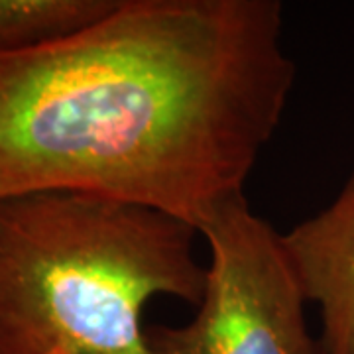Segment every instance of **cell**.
I'll return each instance as SVG.
<instances>
[{"instance_id":"obj_4","label":"cell","mask_w":354,"mask_h":354,"mask_svg":"<svg viewBox=\"0 0 354 354\" xmlns=\"http://www.w3.org/2000/svg\"><path fill=\"white\" fill-rule=\"evenodd\" d=\"M307 304L321 313L325 354H354V171L339 195L283 234Z\"/></svg>"},{"instance_id":"obj_5","label":"cell","mask_w":354,"mask_h":354,"mask_svg":"<svg viewBox=\"0 0 354 354\" xmlns=\"http://www.w3.org/2000/svg\"><path fill=\"white\" fill-rule=\"evenodd\" d=\"M118 0H0V55L53 46L87 30Z\"/></svg>"},{"instance_id":"obj_1","label":"cell","mask_w":354,"mask_h":354,"mask_svg":"<svg viewBox=\"0 0 354 354\" xmlns=\"http://www.w3.org/2000/svg\"><path fill=\"white\" fill-rule=\"evenodd\" d=\"M278 0H118L101 22L0 55V199L71 191L201 230L276 134L295 65Z\"/></svg>"},{"instance_id":"obj_2","label":"cell","mask_w":354,"mask_h":354,"mask_svg":"<svg viewBox=\"0 0 354 354\" xmlns=\"http://www.w3.org/2000/svg\"><path fill=\"white\" fill-rule=\"evenodd\" d=\"M199 230L87 193L0 199V354H153V297L201 304Z\"/></svg>"},{"instance_id":"obj_3","label":"cell","mask_w":354,"mask_h":354,"mask_svg":"<svg viewBox=\"0 0 354 354\" xmlns=\"http://www.w3.org/2000/svg\"><path fill=\"white\" fill-rule=\"evenodd\" d=\"M209 246L197 313L183 325H148L153 354H325L305 317L304 290L283 234L228 203L199 230Z\"/></svg>"}]
</instances>
